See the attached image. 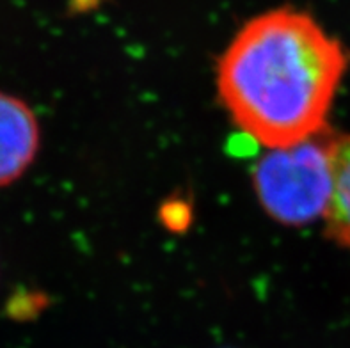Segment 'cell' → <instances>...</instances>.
<instances>
[{
	"label": "cell",
	"instance_id": "cell-1",
	"mask_svg": "<svg viewBox=\"0 0 350 348\" xmlns=\"http://www.w3.org/2000/svg\"><path fill=\"white\" fill-rule=\"evenodd\" d=\"M349 64L342 43L306 13L269 11L242 27L217 66V88L237 126L267 148L327 128Z\"/></svg>",
	"mask_w": 350,
	"mask_h": 348
},
{
	"label": "cell",
	"instance_id": "cell-2",
	"mask_svg": "<svg viewBox=\"0 0 350 348\" xmlns=\"http://www.w3.org/2000/svg\"><path fill=\"white\" fill-rule=\"evenodd\" d=\"M338 135L327 126L297 144L271 148L256 163L254 190L272 219L304 226L325 217L334 189Z\"/></svg>",
	"mask_w": 350,
	"mask_h": 348
},
{
	"label": "cell",
	"instance_id": "cell-3",
	"mask_svg": "<svg viewBox=\"0 0 350 348\" xmlns=\"http://www.w3.org/2000/svg\"><path fill=\"white\" fill-rule=\"evenodd\" d=\"M40 150V124L18 98L0 93V187L29 169Z\"/></svg>",
	"mask_w": 350,
	"mask_h": 348
},
{
	"label": "cell",
	"instance_id": "cell-4",
	"mask_svg": "<svg viewBox=\"0 0 350 348\" xmlns=\"http://www.w3.org/2000/svg\"><path fill=\"white\" fill-rule=\"evenodd\" d=\"M325 221L329 237L350 249V135H338L334 151V189Z\"/></svg>",
	"mask_w": 350,
	"mask_h": 348
}]
</instances>
